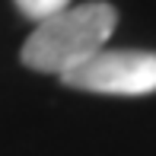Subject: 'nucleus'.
I'll list each match as a JSON object with an SVG mask.
<instances>
[{
  "label": "nucleus",
  "instance_id": "obj_1",
  "mask_svg": "<svg viewBox=\"0 0 156 156\" xmlns=\"http://www.w3.org/2000/svg\"><path fill=\"white\" fill-rule=\"evenodd\" d=\"M115 26H118V13L112 3L93 0V3L67 6V10L35 23L19 58L29 70L61 76L80 67L83 61H89L96 51H102Z\"/></svg>",
  "mask_w": 156,
  "mask_h": 156
},
{
  "label": "nucleus",
  "instance_id": "obj_2",
  "mask_svg": "<svg viewBox=\"0 0 156 156\" xmlns=\"http://www.w3.org/2000/svg\"><path fill=\"white\" fill-rule=\"evenodd\" d=\"M61 80L99 96H150L156 93V54L105 45L80 67L61 73Z\"/></svg>",
  "mask_w": 156,
  "mask_h": 156
},
{
  "label": "nucleus",
  "instance_id": "obj_3",
  "mask_svg": "<svg viewBox=\"0 0 156 156\" xmlns=\"http://www.w3.org/2000/svg\"><path fill=\"white\" fill-rule=\"evenodd\" d=\"M16 6H19V13H23L26 19L41 23V19H48V16H54V13L67 10L70 0H16Z\"/></svg>",
  "mask_w": 156,
  "mask_h": 156
}]
</instances>
